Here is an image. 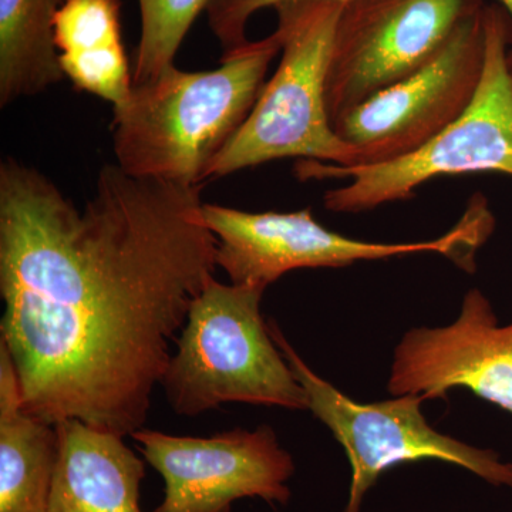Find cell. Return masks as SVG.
Returning a JSON list of instances; mask_svg holds the SVG:
<instances>
[{"label":"cell","mask_w":512,"mask_h":512,"mask_svg":"<svg viewBox=\"0 0 512 512\" xmlns=\"http://www.w3.org/2000/svg\"><path fill=\"white\" fill-rule=\"evenodd\" d=\"M131 437L164 480V500L153 512H231L241 498L281 505L291 500L288 481L295 463L272 427L211 437L171 436L143 427Z\"/></svg>","instance_id":"10"},{"label":"cell","mask_w":512,"mask_h":512,"mask_svg":"<svg viewBox=\"0 0 512 512\" xmlns=\"http://www.w3.org/2000/svg\"><path fill=\"white\" fill-rule=\"evenodd\" d=\"M60 69L80 92L113 107L133 90V70L121 37V0H67L55 19Z\"/></svg>","instance_id":"14"},{"label":"cell","mask_w":512,"mask_h":512,"mask_svg":"<svg viewBox=\"0 0 512 512\" xmlns=\"http://www.w3.org/2000/svg\"><path fill=\"white\" fill-rule=\"evenodd\" d=\"M510 72H511V77H512V70H510Z\"/></svg>","instance_id":"19"},{"label":"cell","mask_w":512,"mask_h":512,"mask_svg":"<svg viewBox=\"0 0 512 512\" xmlns=\"http://www.w3.org/2000/svg\"><path fill=\"white\" fill-rule=\"evenodd\" d=\"M211 0H138L141 33L134 53L133 86L156 79L174 66L192 23Z\"/></svg>","instance_id":"16"},{"label":"cell","mask_w":512,"mask_h":512,"mask_svg":"<svg viewBox=\"0 0 512 512\" xmlns=\"http://www.w3.org/2000/svg\"><path fill=\"white\" fill-rule=\"evenodd\" d=\"M268 326L293 375L308 394L309 410L345 448L352 483L343 512H360L367 491L384 471L410 461H446L488 483L512 488V464L503 463L494 451L468 446L434 430L421 413L424 397L406 394L386 402H353L306 365L275 320H268Z\"/></svg>","instance_id":"7"},{"label":"cell","mask_w":512,"mask_h":512,"mask_svg":"<svg viewBox=\"0 0 512 512\" xmlns=\"http://www.w3.org/2000/svg\"><path fill=\"white\" fill-rule=\"evenodd\" d=\"M483 77L473 101L456 121L420 150L389 163L342 167L299 160L301 181L350 180L323 195L326 210H375L410 200L421 185L441 175L503 173L512 175V77L508 52L512 22L503 6L487 5Z\"/></svg>","instance_id":"5"},{"label":"cell","mask_w":512,"mask_h":512,"mask_svg":"<svg viewBox=\"0 0 512 512\" xmlns=\"http://www.w3.org/2000/svg\"><path fill=\"white\" fill-rule=\"evenodd\" d=\"M57 457L56 424L23 409L12 357L0 342V512H49Z\"/></svg>","instance_id":"13"},{"label":"cell","mask_w":512,"mask_h":512,"mask_svg":"<svg viewBox=\"0 0 512 512\" xmlns=\"http://www.w3.org/2000/svg\"><path fill=\"white\" fill-rule=\"evenodd\" d=\"M393 396L447 399L457 387L512 413V323L498 326L491 303L471 289L456 322L412 329L394 350Z\"/></svg>","instance_id":"11"},{"label":"cell","mask_w":512,"mask_h":512,"mask_svg":"<svg viewBox=\"0 0 512 512\" xmlns=\"http://www.w3.org/2000/svg\"><path fill=\"white\" fill-rule=\"evenodd\" d=\"M498 2H500V6H503L505 12L508 13L512 22V0H498ZM508 66H510V70H512V45L510 52H508Z\"/></svg>","instance_id":"18"},{"label":"cell","mask_w":512,"mask_h":512,"mask_svg":"<svg viewBox=\"0 0 512 512\" xmlns=\"http://www.w3.org/2000/svg\"><path fill=\"white\" fill-rule=\"evenodd\" d=\"M343 5V0H286L275 6L281 62L247 120L208 165L204 183L285 158L356 165L355 151L336 134L326 107L330 53Z\"/></svg>","instance_id":"4"},{"label":"cell","mask_w":512,"mask_h":512,"mask_svg":"<svg viewBox=\"0 0 512 512\" xmlns=\"http://www.w3.org/2000/svg\"><path fill=\"white\" fill-rule=\"evenodd\" d=\"M484 10L464 20L439 53L417 72L332 124L356 153L353 167L409 156L467 110L484 72Z\"/></svg>","instance_id":"9"},{"label":"cell","mask_w":512,"mask_h":512,"mask_svg":"<svg viewBox=\"0 0 512 512\" xmlns=\"http://www.w3.org/2000/svg\"><path fill=\"white\" fill-rule=\"evenodd\" d=\"M485 5V0H346L326 79L332 124L417 72Z\"/></svg>","instance_id":"8"},{"label":"cell","mask_w":512,"mask_h":512,"mask_svg":"<svg viewBox=\"0 0 512 512\" xmlns=\"http://www.w3.org/2000/svg\"><path fill=\"white\" fill-rule=\"evenodd\" d=\"M286 0H211L207 8L208 26L224 53L247 45L249 20L259 10L274 9ZM346 2V0H343Z\"/></svg>","instance_id":"17"},{"label":"cell","mask_w":512,"mask_h":512,"mask_svg":"<svg viewBox=\"0 0 512 512\" xmlns=\"http://www.w3.org/2000/svg\"><path fill=\"white\" fill-rule=\"evenodd\" d=\"M278 53L274 32L224 53L217 69L184 72L174 64L133 86L113 107L116 164L133 177L202 185L208 165L254 109Z\"/></svg>","instance_id":"2"},{"label":"cell","mask_w":512,"mask_h":512,"mask_svg":"<svg viewBox=\"0 0 512 512\" xmlns=\"http://www.w3.org/2000/svg\"><path fill=\"white\" fill-rule=\"evenodd\" d=\"M202 185L106 164L77 208L36 168L0 164V342L23 409L121 437L143 429L218 239Z\"/></svg>","instance_id":"1"},{"label":"cell","mask_w":512,"mask_h":512,"mask_svg":"<svg viewBox=\"0 0 512 512\" xmlns=\"http://www.w3.org/2000/svg\"><path fill=\"white\" fill-rule=\"evenodd\" d=\"M265 291L214 276L194 299L160 383L174 413L194 417L225 403L309 410L262 316Z\"/></svg>","instance_id":"3"},{"label":"cell","mask_w":512,"mask_h":512,"mask_svg":"<svg viewBox=\"0 0 512 512\" xmlns=\"http://www.w3.org/2000/svg\"><path fill=\"white\" fill-rule=\"evenodd\" d=\"M59 457L49 512H141L146 464L124 437L80 420L56 424Z\"/></svg>","instance_id":"12"},{"label":"cell","mask_w":512,"mask_h":512,"mask_svg":"<svg viewBox=\"0 0 512 512\" xmlns=\"http://www.w3.org/2000/svg\"><path fill=\"white\" fill-rule=\"evenodd\" d=\"M202 214L218 239L217 265L227 272L231 284L264 289L295 269L342 268L359 261L427 252L450 256L461 268H467L493 231V217L484 204L471 205L463 220L443 237L409 244L343 237L319 224L311 208L247 212L204 202Z\"/></svg>","instance_id":"6"},{"label":"cell","mask_w":512,"mask_h":512,"mask_svg":"<svg viewBox=\"0 0 512 512\" xmlns=\"http://www.w3.org/2000/svg\"><path fill=\"white\" fill-rule=\"evenodd\" d=\"M67 0H0V107L64 79L55 19Z\"/></svg>","instance_id":"15"}]
</instances>
